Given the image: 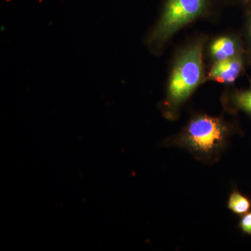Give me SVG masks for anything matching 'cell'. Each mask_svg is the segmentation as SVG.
<instances>
[{"instance_id": "cell-1", "label": "cell", "mask_w": 251, "mask_h": 251, "mask_svg": "<svg viewBox=\"0 0 251 251\" xmlns=\"http://www.w3.org/2000/svg\"><path fill=\"white\" fill-rule=\"evenodd\" d=\"M206 41L204 36L197 38L179 51L174 59L161 103V111L170 121L177 120L183 105L206 80L203 60Z\"/></svg>"}, {"instance_id": "cell-2", "label": "cell", "mask_w": 251, "mask_h": 251, "mask_svg": "<svg viewBox=\"0 0 251 251\" xmlns=\"http://www.w3.org/2000/svg\"><path fill=\"white\" fill-rule=\"evenodd\" d=\"M232 133V127L222 117L200 114L168 143L185 149L200 161L214 162L226 149Z\"/></svg>"}, {"instance_id": "cell-3", "label": "cell", "mask_w": 251, "mask_h": 251, "mask_svg": "<svg viewBox=\"0 0 251 251\" xmlns=\"http://www.w3.org/2000/svg\"><path fill=\"white\" fill-rule=\"evenodd\" d=\"M221 0H163L159 17L147 42L154 52H161L175 34L200 18L215 13Z\"/></svg>"}, {"instance_id": "cell-4", "label": "cell", "mask_w": 251, "mask_h": 251, "mask_svg": "<svg viewBox=\"0 0 251 251\" xmlns=\"http://www.w3.org/2000/svg\"><path fill=\"white\" fill-rule=\"evenodd\" d=\"M207 52L212 64L244 54L241 41L234 35L219 36L213 39L208 46Z\"/></svg>"}, {"instance_id": "cell-5", "label": "cell", "mask_w": 251, "mask_h": 251, "mask_svg": "<svg viewBox=\"0 0 251 251\" xmlns=\"http://www.w3.org/2000/svg\"><path fill=\"white\" fill-rule=\"evenodd\" d=\"M243 69V55L213 63L211 69L206 74V80H214L219 83L232 84L242 74Z\"/></svg>"}, {"instance_id": "cell-6", "label": "cell", "mask_w": 251, "mask_h": 251, "mask_svg": "<svg viewBox=\"0 0 251 251\" xmlns=\"http://www.w3.org/2000/svg\"><path fill=\"white\" fill-rule=\"evenodd\" d=\"M226 104L251 115V87L249 90L236 91L227 95Z\"/></svg>"}, {"instance_id": "cell-7", "label": "cell", "mask_w": 251, "mask_h": 251, "mask_svg": "<svg viewBox=\"0 0 251 251\" xmlns=\"http://www.w3.org/2000/svg\"><path fill=\"white\" fill-rule=\"evenodd\" d=\"M227 208L237 215H244L251 209V201L237 190H234L229 196Z\"/></svg>"}, {"instance_id": "cell-8", "label": "cell", "mask_w": 251, "mask_h": 251, "mask_svg": "<svg viewBox=\"0 0 251 251\" xmlns=\"http://www.w3.org/2000/svg\"><path fill=\"white\" fill-rule=\"evenodd\" d=\"M239 227L244 233L251 235V212L247 213L242 216L239 223Z\"/></svg>"}, {"instance_id": "cell-9", "label": "cell", "mask_w": 251, "mask_h": 251, "mask_svg": "<svg viewBox=\"0 0 251 251\" xmlns=\"http://www.w3.org/2000/svg\"><path fill=\"white\" fill-rule=\"evenodd\" d=\"M247 24V39L248 44V49L249 52L251 55V6L248 10Z\"/></svg>"}, {"instance_id": "cell-10", "label": "cell", "mask_w": 251, "mask_h": 251, "mask_svg": "<svg viewBox=\"0 0 251 251\" xmlns=\"http://www.w3.org/2000/svg\"><path fill=\"white\" fill-rule=\"evenodd\" d=\"M234 1H238V2H246L248 0H233Z\"/></svg>"}]
</instances>
